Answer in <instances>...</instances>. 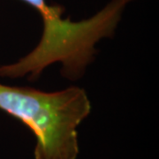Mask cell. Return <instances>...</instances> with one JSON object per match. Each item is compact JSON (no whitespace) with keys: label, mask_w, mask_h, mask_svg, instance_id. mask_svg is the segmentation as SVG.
Wrapping results in <instances>:
<instances>
[{"label":"cell","mask_w":159,"mask_h":159,"mask_svg":"<svg viewBox=\"0 0 159 159\" xmlns=\"http://www.w3.org/2000/svg\"><path fill=\"white\" fill-rule=\"evenodd\" d=\"M20 1L39 12L43 34L39 43L29 54L17 62L0 66V77L28 76L34 81L54 63H61V74L65 78H81L95 59L96 43L113 36L125 6L133 0H111L96 15L78 22L62 18L65 8L60 5H48L46 0Z\"/></svg>","instance_id":"6da1fadb"},{"label":"cell","mask_w":159,"mask_h":159,"mask_svg":"<svg viewBox=\"0 0 159 159\" xmlns=\"http://www.w3.org/2000/svg\"><path fill=\"white\" fill-rule=\"evenodd\" d=\"M0 110L33 132L35 159H76L77 127L90 113L91 103L86 91L75 86L44 92L0 84Z\"/></svg>","instance_id":"7a4b0ae2"}]
</instances>
